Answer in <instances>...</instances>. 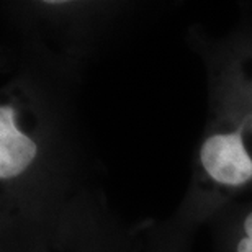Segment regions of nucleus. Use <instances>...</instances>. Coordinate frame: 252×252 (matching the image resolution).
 Returning a JSON list of instances; mask_svg holds the SVG:
<instances>
[{
	"label": "nucleus",
	"mask_w": 252,
	"mask_h": 252,
	"mask_svg": "<svg viewBox=\"0 0 252 252\" xmlns=\"http://www.w3.org/2000/svg\"><path fill=\"white\" fill-rule=\"evenodd\" d=\"M200 159L210 177L223 185L236 187L252 179V159L241 131L210 136L201 146Z\"/></svg>",
	"instance_id": "1"
},
{
	"label": "nucleus",
	"mask_w": 252,
	"mask_h": 252,
	"mask_svg": "<svg viewBox=\"0 0 252 252\" xmlns=\"http://www.w3.org/2000/svg\"><path fill=\"white\" fill-rule=\"evenodd\" d=\"M36 144L15 125L13 108H0V179H13L23 172L36 158Z\"/></svg>",
	"instance_id": "2"
},
{
	"label": "nucleus",
	"mask_w": 252,
	"mask_h": 252,
	"mask_svg": "<svg viewBox=\"0 0 252 252\" xmlns=\"http://www.w3.org/2000/svg\"><path fill=\"white\" fill-rule=\"evenodd\" d=\"M244 233L246 238L239 241L238 252H252V211L244 220Z\"/></svg>",
	"instance_id": "3"
}]
</instances>
